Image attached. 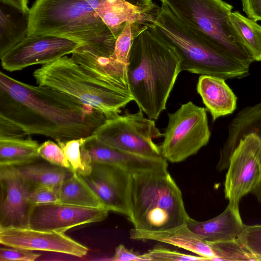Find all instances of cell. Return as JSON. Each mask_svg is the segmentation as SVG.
Segmentation results:
<instances>
[{
    "mask_svg": "<svg viewBox=\"0 0 261 261\" xmlns=\"http://www.w3.org/2000/svg\"><path fill=\"white\" fill-rule=\"evenodd\" d=\"M243 10L248 17L255 21H261V0H241Z\"/></svg>",
    "mask_w": 261,
    "mask_h": 261,
    "instance_id": "cell-37",
    "label": "cell"
},
{
    "mask_svg": "<svg viewBox=\"0 0 261 261\" xmlns=\"http://www.w3.org/2000/svg\"><path fill=\"white\" fill-rule=\"evenodd\" d=\"M93 135L113 147L139 155L163 157L160 146L153 139L163 136L154 120L146 118L140 110L107 119Z\"/></svg>",
    "mask_w": 261,
    "mask_h": 261,
    "instance_id": "cell-9",
    "label": "cell"
},
{
    "mask_svg": "<svg viewBox=\"0 0 261 261\" xmlns=\"http://www.w3.org/2000/svg\"><path fill=\"white\" fill-rule=\"evenodd\" d=\"M113 261H146L143 254L120 244L115 248L113 256L110 259Z\"/></svg>",
    "mask_w": 261,
    "mask_h": 261,
    "instance_id": "cell-36",
    "label": "cell"
},
{
    "mask_svg": "<svg viewBox=\"0 0 261 261\" xmlns=\"http://www.w3.org/2000/svg\"><path fill=\"white\" fill-rule=\"evenodd\" d=\"M58 202L83 207L106 208L83 177L75 172L61 184Z\"/></svg>",
    "mask_w": 261,
    "mask_h": 261,
    "instance_id": "cell-24",
    "label": "cell"
},
{
    "mask_svg": "<svg viewBox=\"0 0 261 261\" xmlns=\"http://www.w3.org/2000/svg\"><path fill=\"white\" fill-rule=\"evenodd\" d=\"M160 9L152 0H105L96 11L116 39L127 23L153 24Z\"/></svg>",
    "mask_w": 261,
    "mask_h": 261,
    "instance_id": "cell-16",
    "label": "cell"
},
{
    "mask_svg": "<svg viewBox=\"0 0 261 261\" xmlns=\"http://www.w3.org/2000/svg\"><path fill=\"white\" fill-rule=\"evenodd\" d=\"M229 18L254 61H261V25L238 11L231 12Z\"/></svg>",
    "mask_w": 261,
    "mask_h": 261,
    "instance_id": "cell-25",
    "label": "cell"
},
{
    "mask_svg": "<svg viewBox=\"0 0 261 261\" xmlns=\"http://www.w3.org/2000/svg\"><path fill=\"white\" fill-rule=\"evenodd\" d=\"M142 254L146 261L209 260L203 256L185 254L163 247H156Z\"/></svg>",
    "mask_w": 261,
    "mask_h": 261,
    "instance_id": "cell-30",
    "label": "cell"
},
{
    "mask_svg": "<svg viewBox=\"0 0 261 261\" xmlns=\"http://www.w3.org/2000/svg\"><path fill=\"white\" fill-rule=\"evenodd\" d=\"M0 58L21 41L27 35V30L20 31L11 17L0 11Z\"/></svg>",
    "mask_w": 261,
    "mask_h": 261,
    "instance_id": "cell-28",
    "label": "cell"
},
{
    "mask_svg": "<svg viewBox=\"0 0 261 261\" xmlns=\"http://www.w3.org/2000/svg\"><path fill=\"white\" fill-rule=\"evenodd\" d=\"M20 12L23 15H28L30 8L28 6V0H0Z\"/></svg>",
    "mask_w": 261,
    "mask_h": 261,
    "instance_id": "cell-38",
    "label": "cell"
},
{
    "mask_svg": "<svg viewBox=\"0 0 261 261\" xmlns=\"http://www.w3.org/2000/svg\"><path fill=\"white\" fill-rule=\"evenodd\" d=\"M82 146L91 163L118 166L129 172L167 164L163 157L152 158L125 152L107 145L93 135L83 138Z\"/></svg>",
    "mask_w": 261,
    "mask_h": 261,
    "instance_id": "cell-18",
    "label": "cell"
},
{
    "mask_svg": "<svg viewBox=\"0 0 261 261\" xmlns=\"http://www.w3.org/2000/svg\"><path fill=\"white\" fill-rule=\"evenodd\" d=\"M0 243L8 247L58 252L79 257L86 255L88 252L86 246L64 232L30 227L0 228Z\"/></svg>",
    "mask_w": 261,
    "mask_h": 261,
    "instance_id": "cell-14",
    "label": "cell"
},
{
    "mask_svg": "<svg viewBox=\"0 0 261 261\" xmlns=\"http://www.w3.org/2000/svg\"><path fill=\"white\" fill-rule=\"evenodd\" d=\"M82 45L71 39L55 36H26L1 58V65L10 72L34 65H42L71 54Z\"/></svg>",
    "mask_w": 261,
    "mask_h": 261,
    "instance_id": "cell-11",
    "label": "cell"
},
{
    "mask_svg": "<svg viewBox=\"0 0 261 261\" xmlns=\"http://www.w3.org/2000/svg\"><path fill=\"white\" fill-rule=\"evenodd\" d=\"M261 177V140L255 134L243 137L232 152L224 182L225 197L239 205L255 189Z\"/></svg>",
    "mask_w": 261,
    "mask_h": 261,
    "instance_id": "cell-10",
    "label": "cell"
},
{
    "mask_svg": "<svg viewBox=\"0 0 261 261\" xmlns=\"http://www.w3.org/2000/svg\"><path fill=\"white\" fill-rule=\"evenodd\" d=\"M28 135L19 126L8 119L0 117V138H23Z\"/></svg>",
    "mask_w": 261,
    "mask_h": 261,
    "instance_id": "cell-35",
    "label": "cell"
},
{
    "mask_svg": "<svg viewBox=\"0 0 261 261\" xmlns=\"http://www.w3.org/2000/svg\"><path fill=\"white\" fill-rule=\"evenodd\" d=\"M38 153L40 158L51 164L72 171L69 163L58 143L51 140L45 141L40 145Z\"/></svg>",
    "mask_w": 261,
    "mask_h": 261,
    "instance_id": "cell-31",
    "label": "cell"
},
{
    "mask_svg": "<svg viewBox=\"0 0 261 261\" xmlns=\"http://www.w3.org/2000/svg\"><path fill=\"white\" fill-rule=\"evenodd\" d=\"M82 177L106 209L128 217L129 171L116 165L91 163L90 173Z\"/></svg>",
    "mask_w": 261,
    "mask_h": 261,
    "instance_id": "cell-13",
    "label": "cell"
},
{
    "mask_svg": "<svg viewBox=\"0 0 261 261\" xmlns=\"http://www.w3.org/2000/svg\"><path fill=\"white\" fill-rule=\"evenodd\" d=\"M207 243L216 255V260H256L253 255L239 238L228 241Z\"/></svg>",
    "mask_w": 261,
    "mask_h": 261,
    "instance_id": "cell-27",
    "label": "cell"
},
{
    "mask_svg": "<svg viewBox=\"0 0 261 261\" xmlns=\"http://www.w3.org/2000/svg\"><path fill=\"white\" fill-rule=\"evenodd\" d=\"M71 55L72 59L94 77L130 93L127 80V65L116 60L113 55L95 51L83 46Z\"/></svg>",
    "mask_w": 261,
    "mask_h": 261,
    "instance_id": "cell-17",
    "label": "cell"
},
{
    "mask_svg": "<svg viewBox=\"0 0 261 261\" xmlns=\"http://www.w3.org/2000/svg\"><path fill=\"white\" fill-rule=\"evenodd\" d=\"M225 81L208 75H201L198 79L197 93L214 121L232 113L237 107V97Z\"/></svg>",
    "mask_w": 261,
    "mask_h": 261,
    "instance_id": "cell-21",
    "label": "cell"
},
{
    "mask_svg": "<svg viewBox=\"0 0 261 261\" xmlns=\"http://www.w3.org/2000/svg\"><path fill=\"white\" fill-rule=\"evenodd\" d=\"M33 75L38 85L60 91L107 119L120 115L121 109L134 100L130 93L94 77L67 56L42 65Z\"/></svg>",
    "mask_w": 261,
    "mask_h": 261,
    "instance_id": "cell-5",
    "label": "cell"
},
{
    "mask_svg": "<svg viewBox=\"0 0 261 261\" xmlns=\"http://www.w3.org/2000/svg\"><path fill=\"white\" fill-rule=\"evenodd\" d=\"M168 164L130 172L129 215L134 228L158 231L187 223L182 193Z\"/></svg>",
    "mask_w": 261,
    "mask_h": 261,
    "instance_id": "cell-4",
    "label": "cell"
},
{
    "mask_svg": "<svg viewBox=\"0 0 261 261\" xmlns=\"http://www.w3.org/2000/svg\"><path fill=\"white\" fill-rule=\"evenodd\" d=\"M187 226L198 237L207 242H217L239 238L244 229L239 205L228 203L217 216L205 221L190 218Z\"/></svg>",
    "mask_w": 261,
    "mask_h": 261,
    "instance_id": "cell-19",
    "label": "cell"
},
{
    "mask_svg": "<svg viewBox=\"0 0 261 261\" xmlns=\"http://www.w3.org/2000/svg\"><path fill=\"white\" fill-rule=\"evenodd\" d=\"M105 0H35L27 15V35H50L110 54L116 39L96 9Z\"/></svg>",
    "mask_w": 261,
    "mask_h": 261,
    "instance_id": "cell-3",
    "label": "cell"
},
{
    "mask_svg": "<svg viewBox=\"0 0 261 261\" xmlns=\"http://www.w3.org/2000/svg\"><path fill=\"white\" fill-rule=\"evenodd\" d=\"M39 146L31 137L0 138V167H19L38 161Z\"/></svg>",
    "mask_w": 261,
    "mask_h": 261,
    "instance_id": "cell-22",
    "label": "cell"
},
{
    "mask_svg": "<svg viewBox=\"0 0 261 261\" xmlns=\"http://www.w3.org/2000/svg\"><path fill=\"white\" fill-rule=\"evenodd\" d=\"M83 140V138H80L57 142L62 149L72 171L84 176L90 173L91 163L82 146Z\"/></svg>",
    "mask_w": 261,
    "mask_h": 261,
    "instance_id": "cell-26",
    "label": "cell"
},
{
    "mask_svg": "<svg viewBox=\"0 0 261 261\" xmlns=\"http://www.w3.org/2000/svg\"><path fill=\"white\" fill-rule=\"evenodd\" d=\"M40 255L33 250L22 248L8 247L0 249L1 261H34Z\"/></svg>",
    "mask_w": 261,
    "mask_h": 261,
    "instance_id": "cell-34",
    "label": "cell"
},
{
    "mask_svg": "<svg viewBox=\"0 0 261 261\" xmlns=\"http://www.w3.org/2000/svg\"><path fill=\"white\" fill-rule=\"evenodd\" d=\"M143 25L127 23L117 37L113 56L119 62L127 65L132 44Z\"/></svg>",
    "mask_w": 261,
    "mask_h": 261,
    "instance_id": "cell-29",
    "label": "cell"
},
{
    "mask_svg": "<svg viewBox=\"0 0 261 261\" xmlns=\"http://www.w3.org/2000/svg\"><path fill=\"white\" fill-rule=\"evenodd\" d=\"M175 48L150 26L143 25L132 44L127 65L129 90L139 110L159 118L181 70Z\"/></svg>",
    "mask_w": 261,
    "mask_h": 261,
    "instance_id": "cell-2",
    "label": "cell"
},
{
    "mask_svg": "<svg viewBox=\"0 0 261 261\" xmlns=\"http://www.w3.org/2000/svg\"><path fill=\"white\" fill-rule=\"evenodd\" d=\"M194 34L245 64L254 60L229 18L232 6L222 0H160Z\"/></svg>",
    "mask_w": 261,
    "mask_h": 261,
    "instance_id": "cell-7",
    "label": "cell"
},
{
    "mask_svg": "<svg viewBox=\"0 0 261 261\" xmlns=\"http://www.w3.org/2000/svg\"><path fill=\"white\" fill-rule=\"evenodd\" d=\"M38 161L16 167L31 191L42 187L61 185L73 173L45 161Z\"/></svg>",
    "mask_w": 261,
    "mask_h": 261,
    "instance_id": "cell-23",
    "label": "cell"
},
{
    "mask_svg": "<svg viewBox=\"0 0 261 261\" xmlns=\"http://www.w3.org/2000/svg\"><path fill=\"white\" fill-rule=\"evenodd\" d=\"M132 240H151L173 245L190 251L209 260H216L217 256L210 245L192 232L186 224L170 229L149 231L135 228L129 231Z\"/></svg>",
    "mask_w": 261,
    "mask_h": 261,
    "instance_id": "cell-20",
    "label": "cell"
},
{
    "mask_svg": "<svg viewBox=\"0 0 261 261\" xmlns=\"http://www.w3.org/2000/svg\"><path fill=\"white\" fill-rule=\"evenodd\" d=\"M0 228L29 227L30 190L16 167H0Z\"/></svg>",
    "mask_w": 261,
    "mask_h": 261,
    "instance_id": "cell-15",
    "label": "cell"
},
{
    "mask_svg": "<svg viewBox=\"0 0 261 261\" xmlns=\"http://www.w3.org/2000/svg\"><path fill=\"white\" fill-rule=\"evenodd\" d=\"M0 117L28 135L57 141L87 138L107 118L89 106L57 89L31 85L0 72Z\"/></svg>",
    "mask_w": 261,
    "mask_h": 261,
    "instance_id": "cell-1",
    "label": "cell"
},
{
    "mask_svg": "<svg viewBox=\"0 0 261 261\" xmlns=\"http://www.w3.org/2000/svg\"><path fill=\"white\" fill-rule=\"evenodd\" d=\"M150 26L175 48L181 60V71L225 80L241 79L249 74V65L221 53L196 36L163 4Z\"/></svg>",
    "mask_w": 261,
    "mask_h": 261,
    "instance_id": "cell-6",
    "label": "cell"
},
{
    "mask_svg": "<svg viewBox=\"0 0 261 261\" xmlns=\"http://www.w3.org/2000/svg\"><path fill=\"white\" fill-rule=\"evenodd\" d=\"M109 211L60 202L32 205L29 227L41 231L65 232L75 226L100 222Z\"/></svg>",
    "mask_w": 261,
    "mask_h": 261,
    "instance_id": "cell-12",
    "label": "cell"
},
{
    "mask_svg": "<svg viewBox=\"0 0 261 261\" xmlns=\"http://www.w3.org/2000/svg\"><path fill=\"white\" fill-rule=\"evenodd\" d=\"M239 239L256 260H261V224L245 225L243 232Z\"/></svg>",
    "mask_w": 261,
    "mask_h": 261,
    "instance_id": "cell-32",
    "label": "cell"
},
{
    "mask_svg": "<svg viewBox=\"0 0 261 261\" xmlns=\"http://www.w3.org/2000/svg\"><path fill=\"white\" fill-rule=\"evenodd\" d=\"M61 185L42 187L31 191L28 197L29 202L32 205L58 202Z\"/></svg>",
    "mask_w": 261,
    "mask_h": 261,
    "instance_id": "cell-33",
    "label": "cell"
},
{
    "mask_svg": "<svg viewBox=\"0 0 261 261\" xmlns=\"http://www.w3.org/2000/svg\"><path fill=\"white\" fill-rule=\"evenodd\" d=\"M168 121L160 146L162 156L171 163H179L195 155L208 143L211 132L206 109L189 101L174 112Z\"/></svg>",
    "mask_w": 261,
    "mask_h": 261,
    "instance_id": "cell-8",
    "label": "cell"
}]
</instances>
